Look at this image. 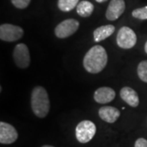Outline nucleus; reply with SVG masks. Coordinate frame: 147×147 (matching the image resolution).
I'll return each mask as SVG.
<instances>
[{"label": "nucleus", "mask_w": 147, "mask_h": 147, "mask_svg": "<svg viewBox=\"0 0 147 147\" xmlns=\"http://www.w3.org/2000/svg\"><path fill=\"white\" fill-rule=\"evenodd\" d=\"M116 41L118 46L123 49H130L136 45L137 35L131 28L123 26L117 34Z\"/></svg>", "instance_id": "4"}, {"label": "nucleus", "mask_w": 147, "mask_h": 147, "mask_svg": "<svg viewBox=\"0 0 147 147\" xmlns=\"http://www.w3.org/2000/svg\"><path fill=\"white\" fill-rule=\"evenodd\" d=\"M98 114L102 120L109 123H113L119 118L120 111L113 106H103L99 109Z\"/></svg>", "instance_id": "11"}, {"label": "nucleus", "mask_w": 147, "mask_h": 147, "mask_svg": "<svg viewBox=\"0 0 147 147\" xmlns=\"http://www.w3.org/2000/svg\"><path fill=\"white\" fill-rule=\"evenodd\" d=\"M79 0H58V7L62 11H70L77 7Z\"/></svg>", "instance_id": "15"}, {"label": "nucleus", "mask_w": 147, "mask_h": 147, "mask_svg": "<svg viewBox=\"0 0 147 147\" xmlns=\"http://www.w3.org/2000/svg\"><path fill=\"white\" fill-rule=\"evenodd\" d=\"M134 147H147V140L145 138H138L135 142Z\"/></svg>", "instance_id": "19"}, {"label": "nucleus", "mask_w": 147, "mask_h": 147, "mask_svg": "<svg viewBox=\"0 0 147 147\" xmlns=\"http://www.w3.org/2000/svg\"><path fill=\"white\" fill-rule=\"evenodd\" d=\"M115 30V28L112 25L102 26L96 28L93 32L95 42H98L110 37Z\"/></svg>", "instance_id": "13"}, {"label": "nucleus", "mask_w": 147, "mask_h": 147, "mask_svg": "<svg viewBox=\"0 0 147 147\" xmlns=\"http://www.w3.org/2000/svg\"><path fill=\"white\" fill-rule=\"evenodd\" d=\"M145 52H146L147 54V41L146 42V44H145Z\"/></svg>", "instance_id": "21"}, {"label": "nucleus", "mask_w": 147, "mask_h": 147, "mask_svg": "<svg viewBox=\"0 0 147 147\" xmlns=\"http://www.w3.org/2000/svg\"><path fill=\"white\" fill-rule=\"evenodd\" d=\"M31 108L38 118H45L50 110V101L47 91L42 87L34 88L31 93Z\"/></svg>", "instance_id": "2"}, {"label": "nucleus", "mask_w": 147, "mask_h": 147, "mask_svg": "<svg viewBox=\"0 0 147 147\" xmlns=\"http://www.w3.org/2000/svg\"><path fill=\"white\" fill-rule=\"evenodd\" d=\"M107 61L108 56L105 48L100 45H95L86 53L84 58V66L89 73H100L105 67Z\"/></svg>", "instance_id": "1"}, {"label": "nucleus", "mask_w": 147, "mask_h": 147, "mask_svg": "<svg viewBox=\"0 0 147 147\" xmlns=\"http://www.w3.org/2000/svg\"><path fill=\"white\" fill-rule=\"evenodd\" d=\"M96 127L94 123L90 120L81 121L75 128V136L80 143L89 142L96 134Z\"/></svg>", "instance_id": "3"}, {"label": "nucleus", "mask_w": 147, "mask_h": 147, "mask_svg": "<svg viewBox=\"0 0 147 147\" xmlns=\"http://www.w3.org/2000/svg\"><path fill=\"white\" fill-rule=\"evenodd\" d=\"M18 138V133L16 128L5 122L0 123V143L1 144H12Z\"/></svg>", "instance_id": "8"}, {"label": "nucleus", "mask_w": 147, "mask_h": 147, "mask_svg": "<svg viewBox=\"0 0 147 147\" xmlns=\"http://www.w3.org/2000/svg\"><path fill=\"white\" fill-rule=\"evenodd\" d=\"M131 15L133 17L140 20H147V6L133 10Z\"/></svg>", "instance_id": "17"}, {"label": "nucleus", "mask_w": 147, "mask_h": 147, "mask_svg": "<svg viewBox=\"0 0 147 147\" xmlns=\"http://www.w3.org/2000/svg\"><path fill=\"white\" fill-rule=\"evenodd\" d=\"M13 58L16 65L20 68L26 69L30 65V53L26 44L19 43L16 45L13 52Z\"/></svg>", "instance_id": "7"}, {"label": "nucleus", "mask_w": 147, "mask_h": 147, "mask_svg": "<svg viewBox=\"0 0 147 147\" xmlns=\"http://www.w3.org/2000/svg\"><path fill=\"white\" fill-rule=\"evenodd\" d=\"M124 0H111L105 12V16L109 21H115L125 10Z\"/></svg>", "instance_id": "9"}, {"label": "nucleus", "mask_w": 147, "mask_h": 147, "mask_svg": "<svg viewBox=\"0 0 147 147\" xmlns=\"http://www.w3.org/2000/svg\"><path fill=\"white\" fill-rule=\"evenodd\" d=\"M79 22L74 19H67L61 22L55 29V34L59 38H65L71 36L78 30Z\"/></svg>", "instance_id": "6"}, {"label": "nucleus", "mask_w": 147, "mask_h": 147, "mask_svg": "<svg viewBox=\"0 0 147 147\" xmlns=\"http://www.w3.org/2000/svg\"><path fill=\"white\" fill-rule=\"evenodd\" d=\"M24 30L20 26L11 24H3L0 26V38L5 42L17 41L23 36Z\"/></svg>", "instance_id": "5"}, {"label": "nucleus", "mask_w": 147, "mask_h": 147, "mask_svg": "<svg viewBox=\"0 0 147 147\" xmlns=\"http://www.w3.org/2000/svg\"><path fill=\"white\" fill-rule=\"evenodd\" d=\"M94 10V6L88 1H82L77 5V13L82 17H88Z\"/></svg>", "instance_id": "14"}, {"label": "nucleus", "mask_w": 147, "mask_h": 147, "mask_svg": "<svg viewBox=\"0 0 147 147\" xmlns=\"http://www.w3.org/2000/svg\"><path fill=\"white\" fill-rule=\"evenodd\" d=\"M120 96L131 107H137L139 105V96L137 92L129 87H124L121 89Z\"/></svg>", "instance_id": "12"}, {"label": "nucleus", "mask_w": 147, "mask_h": 147, "mask_svg": "<svg viewBox=\"0 0 147 147\" xmlns=\"http://www.w3.org/2000/svg\"><path fill=\"white\" fill-rule=\"evenodd\" d=\"M42 147H54V146H48V145H45V146H43Z\"/></svg>", "instance_id": "22"}, {"label": "nucleus", "mask_w": 147, "mask_h": 147, "mask_svg": "<svg viewBox=\"0 0 147 147\" xmlns=\"http://www.w3.org/2000/svg\"><path fill=\"white\" fill-rule=\"evenodd\" d=\"M11 3L19 9H24L27 7L31 0H11Z\"/></svg>", "instance_id": "18"}, {"label": "nucleus", "mask_w": 147, "mask_h": 147, "mask_svg": "<svg viewBox=\"0 0 147 147\" xmlns=\"http://www.w3.org/2000/svg\"><path fill=\"white\" fill-rule=\"evenodd\" d=\"M137 74L143 82L147 83V61H141L137 66Z\"/></svg>", "instance_id": "16"}, {"label": "nucleus", "mask_w": 147, "mask_h": 147, "mask_svg": "<svg viewBox=\"0 0 147 147\" xmlns=\"http://www.w3.org/2000/svg\"><path fill=\"white\" fill-rule=\"evenodd\" d=\"M97 3H104V2H106V1H108V0H96Z\"/></svg>", "instance_id": "20"}, {"label": "nucleus", "mask_w": 147, "mask_h": 147, "mask_svg": "<svg viewBox=\"0 0 147 147\" xmlns=\"http://www.w3.org/2000/svg\"><path fill=\"white\" fill-rule=\"evenodd\" d=\"M93 97L97 103L106 104L115 99V92L109 87H102L96 90Z\"/></svg>", "instance_id": "10"}]
</instances>
